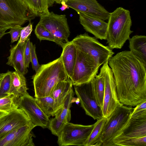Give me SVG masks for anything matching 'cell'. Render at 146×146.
Here are the masks:
<instances>
[{
  "label": "cell",
  "mask_w": 146,
  "mask_h": 146,
  "mask_svg": "<svg viewBox=\"0 0 146 146\" xmlns=\"http://www.w3.org/2000/svg\"><path fill=\"white\" fill-rule=\"evenodd\" d=\"M120 102L131 107L146 100V68L130 51L109 58Z\"/></svg>",
  "instance_id": "6da1fadb"
},
{
  "label": "cell",
  "mask_w": 146,
  "mask_h": 146,
  "mask_svg": "<svg viewBox=\"0 0 146 146\" xmlns=\"http://www.w3.org/2000/svg\"><path fill=\"white\" fill-rule=\"evenodd\" d=\"M69 78L60 56L52 62L41 65L32 78L35 98L49 96L57 83Z\"/></svg>",
  "instance_id": "7a4b0ae2"
},
{
  "label": "cell",
  "mask_w": 146,
  "mask_h": 146,
  "mask_svg": "<svg viewBox=\"0 0 146 146\" xmlns=\"http://www.w3.org/2000/svg\"><path fill=\"white\" fill-rule=\"evenodd\" d=\"M107 43L111 49H121L130 39L132 20L129 11L119 7L110 13L108 19Z\"/></svg>",
  "instance_id": "3957f363"
},
{
  "label": "cell",
  "mask_w": 146,
  "mask_h": 146,
  "mask_svg": "<svg viewBox=\"0 0 146 146\" xmlns=\"http://www.w3.org/2000/svg\"><path fill=\"white\" fill-rule=\"evenodd\" d=\"M35 17L22 0H0V27L21 26Z\"/></svg>",
  "instance_id": "277c9868"
},
{
  "label": "cell",
  "mask_w": 146,
  "mask_h": 146,
  "mask_svg": "<svg viewBox=\"0 0 146 146\" xmlns=\"http://www.w3.org/2000/svg\"><path fill=\"white\" fill-rule=\"evenodd\" d=\"M133 108L121 103L107 118L99 146H114L113 140L124 127L131 115Z\"/></svg>",
  "instance_id": "5b68a950"
},
{
  "label": "cell",
  "mask_w": 146,
  "mask_h": 146,
  "mask_svg": "<svg viewBox=\"0 0 146 146\" xmlns=\"http://www.w3.org/2000/svg\"><path fill=\"white\" fill-rule=\"evenodd\" d=\"M72 41L77 49L92 56L100 66L114 54L108 46H104L95 37L87 33L78 35Z\"/></svg>",
  "instance_id": "8992f818"
},
{
  "label": "cell",
  "mask_w": 146,
  "mask_h": 146,
  "mask_svg": "<svg viewBox=\"0 0 146 146\" xmlns=\"http://www.w3.org/2000/svg\"><path fill=\"white\" fill-rule=\"evenodd\" d=\"M100 66L92 56L77 49L76 62L70 79L73 85L77 86L91 81L97 75Z\"/></svg>",
  "instance_id": "52a82bcc"
},
{
  "label": "cell",
  "mask_w": 146,
  "mask_h": 146,
  "mask_svg": "<svg viewBox=\"0 0 146 146\" xmlns=\"http://www.w3.org/2000/svg\"><path fill=\"white\" fill-rule=\"evenodd\" d=\"M94 126V124L83 125L68 122L57 136L58 144L60 146H85Z\"/></svg>",
  "instance_id": "ba28073f"
},
{
  "label": "cell",
  "mask_w": 146,
  "mask_h": 146,
  "mask_svg": "<svg viewBox=\"0 0 146 146\" xmlns=\"http://www.w3.org/2000/svg\"><path fill=\"white\" fill-rule=\"evenodd\" d=\"M108 60L100 69L104 81V92L102 110L103 117L107 118L121 103L118 98L113 73Z\"/></svg>",
  "instance_id": "9c48e42d"
},
{
  "label": "cell",
  "mask_w": 146,
  "mask_h": 146,
  "mask_svg": "<svg viewBox=\"0 0 146 146\" xmlns=\"http://www.w3.org/2000/svg\"><path fill=\"white\" fill-rule=\"evenodd\" d=\"M74 86L75 94L86 114L94 120L102 118L103 117L102 109L99 106L94 94L91 81Z\"/></svg>",
  "instance_id": "30bf717a"
},
{
  "label": "cell",
  "mask_w": 146,
  "mask_h": 146,
  "mask_svg": "<svg viewBox=\"0 0 146 146\" xmlns=\"http://www.w3.org/2000/svg\"><path fill=\"white\" fill-rule=\"evenodd\" d=\"M40 17L38 23L43 26L62 42H67L69 41L68 38L70 31L65 15H58L52 11Z\"/></svg>",
  "instance_id": "8fae6325"
},
{
  "label": "cell",
  "mask_w": 146,
  "mask_h": 146,
  "mask_svg": "<svg viewBox=\"0 0 146 146\" xmlns=\"http://www.w3.org/2000/svg\"><path fill=\"white\" fill-rule=\"evenodd\" d=\"M18 105L19 108L24 111L35 127L39 126L43 128L48 127L49 117L40 108L35 98L27 92L18 98Z\"/></svg>",
  "instance_id": "7c38bea8"
},
{
  "label": "cell",
  "mask_w": 146,
  "mask_h": 146,
  "mask_svg": "<svg viewBox=\"0 0 146 146\" xmlns=\"http://www.w3.org/2000/svg\"><path fill=\"white\" fill-rule=\"evenodd\" d=\"M35 127L31 122L9 133L0 139V146H33L32 130Z\"/></svg>",
  "instance_id": "4fadbf2b"
},
{
  "label": "cell",
  "mask_w": 146,
  "mask_h": 146,
  "mask_svg": "<svg viewBox=\"0 0 146 146\" xmlns=\"http://www.w3.org/2000/svg\"><path fill=\"white\" fill-rule=\"evenodd\" d=\"M68 7L81 13L104 21L108 20L110 13L97 0H69L66 3Z\"/></svg>",
  "instance_id": "5bb4252c"
},
{
  "label": "cell",
  "mask_w": 146,
  "mask_h": 146,
  "mask_svg": "<svg viewBox=\"0 0 146 146\" xmlns=\"http://www.w3.org/2000/svg\"><path fill=\"white\" fill-rule=\"evenodd\" d=\"M31 122L26 114L19 108L0 118V139L15 129Z\"/></svg>",
  "instance_id": "9a60e30c"
},
{
  "label": "cell",
  "mask_w": 146,
  "mask_h": 146,
  "mask_svg": "<svg viewBox=\"0 0 146 146\" xmlns=\"http://www.w3.org/2000/svg\"><path fill=\"white\" fill-rule=\"evenodd\" d=\"M72 89L66 97L63 105L57 111L54 118L50 120L48 127L54 135L58 136L64 127L71 119L70 109L74 99Z\"/></svg>",
  "instance_id": "2e32d148"
},
{
  "label": "cell",
  "mask_w": 146,
  "mask_h": 146,
  "mask_svg": "<svg viewBox=\"0 0 146 146\" xmlns=\"http://www.w3.org/2000/svg\"><path fill=\"white\" fill-rule=\"evenodd\" d=\"M117 136L128 137L146 136V110L131 113L128 122Z\"/></svg>",
  "instance_id": "e0dca14e"
},
{
  "label": "cell",
  "mask_w": 146,
  "mask_h": 146,
  "mask_svg": "<svg viewBox=\"0 0 146 146\" xmlns=\"http://www.w3.org/2000/svg\"><path fill=\"white\" fill-rule=\"evenodd\" d=\"M79 21L84 29L96 38L106 40L108 23L104 21L87 14L78 13Z\"/></svg>",
  "instance_id": "ac0fdd59"
},
{
  "label": "cell",
  "mask_w": 146,
  "mask_h": 146,
  "mask_svg": "<svg viewBox=\"0 0 146 146\" xmlns=\"http://www.w3.org/2000/svg\"><path fill=\"white\" fill-rule=\"evenodd\" d=\"M25 43H17L14 46H11L10 55L7 57L8 61L6 63L7 65L13 67L15 71L24 75L28 72L24 56Z\"/></svg>",
  "instance_id": "d6986e66"
},
{
  "label": "cell",
  "mask_w": 146,
  "mask_h": 146,
  "mask_svg": "<svg viewBox=\"0 0 146 146\" xmlns=\"http://www.w3.org/2000/svg\"><path fill=\"white\" fill-rule=\"evenodd\" d=\"M62 49L60 56L65 70L70 79L72 76L76 62L77 49L72 41L66 43Z\"/></svg>",
  "instance_id": "ffe728a7"
},
{
  "label": "cell",
  "mask_w": 146,
  "mask_h": 146,
  "mask_svg": "<svg viewBox=\"0 0 146 146\" xmlns=\"http://www.w3.org/2000/svg\"><path fill=\"white\" fill-rule=\"evenodd\" d=\"M129 41L130 51L146 68V36L135 35Z\"/></svg>",
  "instance_id": "44dd1931"
},
{
  "label": "cell",
  "mask_w": 146,
  "mask_h": 146,
  "mask_svg": "<svg viewBox=\"0 0 146 146\" xmlns=\"http://www.w3.org/2000/svg\"><path fill=\"white\" fill-rule=\"evenodd\" d=\"M72 86L69 78L57 83L52 90L50 96L54 100L58 110L63 106L66 97L73 89Z\"/></svg>",
  "instance_id": "7402d4cb"
},
{
  "label": "cell",
  "mask_w": 146,
  "mask_h": 146,
  "mask_svg": "<svg viewBox=\"0 0 146 146\" xmlns=\"http://www.w3.org/2000/svg\"><path fill=\"white\" fill-rule=\"evenodd\" d=\"M28 89L24 75L16 71H11L9 95L19 98L27 93Z\"/></svg>",
  "instance_id": "603a6c76"
},
{
  "label": "cell",
  "mask_w": 146,
  "mask_h": 146,
  "mask_svg": "<svg viewBox=\"0 0 146 146\" xmlns=\"http://www.w3.org/2000/svg\"><path fill=\"white\" fill-rule=\"evenodd\" d=\"M29 8L36 17H40L50 12L49 7L53 5V0H22Z\"/></svg>",
  "instance_id": "cb8c5ba5"
},
{
  "label": "cell",
  "mask_w": 146,
  "mask_h": 146,
  "mask_svg": "<svg viewBox=\"0 0 146 146\" xmlns=\"http://www.w3.org/2000/svg\"><path fill=\"white\" fill-rule=\"evenodd\" d=\"M94 94L99 106L102 109L104 92V81L101 71L91 80Z\"/></svg>",
  "instance_id": "d4e9b609"
},
{
  "label": "cell",
  "mask_w": 146,
  "mask_h": 146,
  "mask_svg": "<svg viewBox=\"0 0 146 146\" xmlns=\"http://www.w3.org/2000/svg\"><path fill=\"white\" fill-rule=\"evenodd\" d=\"M107 118L103 117L94 124L93 129L89 136L85 146H99L102 133Z\"/></svg>",
  "instance_id": "484cf974"
},
{
  "label": "cell",
  "mask_w": 146,
  "mask_h": 146,
  "mask_svg": "<svg viewBox=\"0 0 146 146\" xmlns=\"http://www.w3.org/2000/svg\"><path fill=\"white\" fill-rule=\"evenodd\" d=\"M36 102L43 111L48 117L54 116L58 111L54 100L50 96L35 98Z\"/></svg>",
  "instance_id": "4316f807"
},
{
  "label": "cell",
  "mask_w": 146,
  "mask_h": 146,
  "mask_svg": "<svg viewBox=\"0 0 146 146\" xmlns=\"http://www.w3.org/2000/svg\"><path fill=\"white\" fill-rule=\"evenodd\" d=\"M114 146H146V136L128 137L117 136L113 140Z\"/></svg>",
  "instance_id": "83f0119b"
},
{
  "label": "cell",
  "mask_w": 146,
  "mask_h": 146,
  "mask_svg": "<svg viewBox=\"0 0 146 146\" xmlns=\"http://www.w3.org/2000/svg\"><path fill=\"white\" fill-rule=\"evenodd\" d=\"M35 33L40 41L43 40L52 41L60 46L62 48L66 43L55 37L45 27L38 23L36 26Z\"/></svg>",
  "instance_id": "f1b7e54d"
},
{
  "label": "cell",
  "mask_w": 146,
  "mask_h": 146,
  "mask_svg": "<svg viewBox=\"0 0 146 146\" xmlns=\"http://www.w3.org/2000/svg\"><path fill=\"white\" fill-rule=\"evenodd\" d=\"M18 98L11 94L0 98V110L9 112L19 108Z\"/></svg>",
  "instance_id": "f546056e"
},
{
  "label": "cell",
  "mask_w": 146,
  "mask_h": 146,
  "mask_svg": "<svg viewBox=\"0 0 146 146\" xmlns=\"http://www.w3.org/2000/svg\"><path fill=\"white\" fill-rule=\"evenodd\" d=\"M11 71L8 70L2 73V78L0 85V98L9 95Z\"/></svg>",
  "instance_id": "4dcf8cb0"
},
{
  "label": "cell",
  "mask_w": 146,
  "mask_h": 146,
  "mask_svg": "<svg viewBox=\"0 0 146 146\" xmlns=\"http://www.w3.org/2000/svg\"><path fill=\"white\" fill-rule=\"evenodd\" d=\"M29 24L23 27L20 34V38L17 43H25L28 38L30 36L33 30V25L31 21Z\"/></svg>",
  "instance_id": "1f68e13d"
},
{
  "label": "cell",
  "mask_w": 146,
  "mask_h": 146,
  "mask_svg": "<svg viewBox=\"0 0 146 146\" xmlns=\"http://www.w3.org/2000/svg\"><path fill=\"white\" fill-rule=\"evenodd\" d=\"M31 43L29 36L25 42L24 50L25 63L27 68H29V64L31 62Z\"/></svg>",
  "instance_id": "d6a6232c"
},
{
  "label": "cell",
  "mask_w": 146,
  "mask_h": 146,
  "mask_svg": "<svg viewBox=\"0 0 146 146\" xmlns=\"http://www.w3.org/2000/svg\"><path fill=\"white\" fill-rule=\"evenodd\" d=\"M36 47L35 44H33L32 42L31 43V62L32 68L36 73L40 68V65L39 64L35 51Z\"/></svg>",
  "instance_id": "836d02e7"
},
{
  "label": "cell",
  "mask_w": 146,
  "mask_h": 146,
  "mask_svg": "<svg viewBox=\"0 0 146 146\" xmlns=\"http://www.w3.org/2000/svg\"><path fill=\"white\" fill-rule=\"evenodd\" d=\"M23 28L21 26L16 25L10 28V31L8 33H9L11 35V43L18 40Z\"/></svg>",
  "instance_id": "e575fe53"
},
{
  "label": "cell",
  "mask_w": 146,
  "mask_h": 146,
  "mask_svg": "<svg viewBox=\"0 0 146 146\" xmlns=\"http://www.w3.org/2000/svg\"><path fill=\"white\" fill-rule=\"evenodd\" d=\"M135 106V108H133L132 113L146 110V100L139 103Z\"/></svg>",
  "instance_id": "d590c367"
},
{
  "label": "cell",
  "mask_w": 146,
  "mask_h": 146,
  "mask_svg": "<svg viewBox=\"0 0 146 146\" xmlns=\"http://www.w3.org/2000/svg\"><path fill=\"white\" fill-rule=\"evenodd\" d=\"M9 29L10 28L8 27H0V39L5 34L8 33H5V31Z\"/></svg>",
  "instance_id": "8d00e7d4"
},
{
  "label": "cell",
  "mask_w": 146,
  "mask_h": 146,
  "mask_svg": "<svg viewBox=\"0 0 146 146\" xmlns=\"http://www.w3.org/2000/svg\"><path fill=\"white\" fill-rule=\"evenodd\" d=\"M62 4V6L60 9L61 10L64 11L68 7V6L66 5V3L64 2H63L61 3Z\"/></svg>",
  "instance_id": "74e56055"
},
{
  "label": "cell",
  "mask_w": 146,
  "mask_h": 146,
  "mask_svg": "<svg viewBox=\"0 0 146 146\" xmlns=\"http://www.w3.org/2000/svg\"><path fill=\"white\" fill-rule=\"evenodd\" d=\"M54 2H55L56 3L60 4L63 2H64L65 3L69 0H53Z\"/></svg>",
  "instance_id": "f35d334b"
},
{
  "label": "cell",
  "mask_w": 146,
  "mask_h": 146,
  "mask_svg": "<svg viewBox=\"0 0 146 146\" xmlns=\"http://www.w3.org/2000/svg\"><path fill=\"white\" fill-rule=\"evenodd\" d=\"M8 112L0 110V118L3 115L6 114Z\"/></svg>",
  "instance_id": "ab89813d"
},
{
  "label": "cell",
  "mask_w": 146,
  "mask_h": 146,
  "mask_svg": "<svg viewBox=\"0 0 146 146\" xmlns=\"http://www.w3.org/2000/svg\"><path fill=\"white\" fill-rule=\"evenodd\" d=\"M2 78V73L0 74V85Z\"/></svg>",
  "instance_id": "60d3db41"
},
{
  "label": "cell",
  "mask_w": 146,
  "mask_h": 146,
  "mask_svg": "<svg viewBox=\"0 0 146 146\" xmlns=\"http://www.w3.org/2000/svg\"></svg>",
  "instance_id": "b9f144b4"
}]
</instances>
